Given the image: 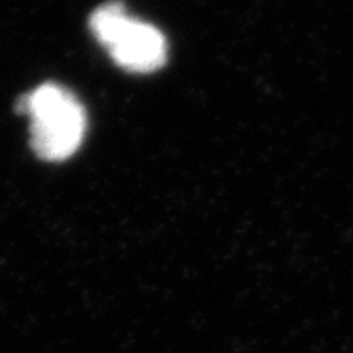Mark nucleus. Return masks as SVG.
<instances>
[{
	"mask_svg": "<svg viewBox=\"0 0 353 353\" xmlns=\"http://www.w3.org/2000/svg\"><path fill=\"white\" fill-rule=\"evenodd\" d=\"M16 112L30 116V145L43 161H65L83 145L87 110L69 88L43 83L16 101Z\"/></svg>",
	"mask_w": 353,
	"mask_h": 353,
	"instance_id": "1",
	"label": "nucleus"
},
{
	"mask_svg": "<svg viewBox=\"0 0 353 353\" xmlns=\"http://www.w3.org/2000/svg\"><path fill=\"white\" fill-rule=\"evenodd\" d=\"M88 30L110 59L130 73H155L167 65V38L150 22L130 16L120 0L104 2L88 16Z\"/></svg>",
	"mask_w": 353,
	"mask_h": 353,
	"instance_id": "2",
	"label": "nucleus"
}]
</instances>
